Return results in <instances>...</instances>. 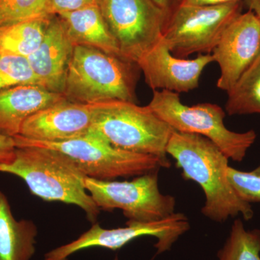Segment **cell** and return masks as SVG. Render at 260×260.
<instances>
[{"label":"cell","mask_w":260,"mask_h":260,"mask_svg":"<svg viewBox=\"0 0 260 260\" xmlns=\"http://www.w3.org/2000/svg\"><path fill=\"white\" fill-rule=\"evenodd\" d=\"M186 180L194 181L205 193L202 213L215 222L242 215L246 221L254 216L251 204L236 194L226 176L229 158L211 140L202 135L174 131L167 147Z\"/></svg>","instance_id":"obj_1"},{"label":"cell","mask_w":260,"mask_h":260,"mask_svg":"<svg viewBox=\"0 0 260 260\" xmlns=\"http://www.w3.org/2000/svg\"><path fill=\"white\" fill-rule=\"evenodd\" d=\"M0 172L21 178L30 192L48 202L79 207L94 223L100 213L85 187L86 176L59 152L42 147H17L14 158Z\"/></svg>","instance_id":"obj_2"},{"label":"cell","mask_w":260,"mask_h":260,"mask_svg":"<svg viewBox=\"0 0 260 260\" xmlns=\"http://www.w3.org/2000/svg\"><path fill=\"white\" fill-rule=\"evenodd\" d=\"M135 63L95 48L75 46L65 76L63 94L71 102L99 104L119 100L135 103Z\"/></svg>","instance_id":"obj_3"},{"label":"cell","mask_w":260,"mask_h":260,"mask_svg":"<svg viewBox=\"0 0 260 260\" xmlns=\"http://www.w3.org/2000/svg\"><path fill=\"white\" fill-rule=\"evenodd\" d=\"M174 131L148 106L113 100L104 102L89 133L115 148L157 157L169 168L167 147Z\"/></svg>","instance_id":"obj_4"},{"label":"cell","mask_w":260,"mask_h":260,"mask_svg":"<svg viewBox=\"0 0 260 260\" xmlns=\"http://www.w3.org/2000/svg\"><path fill=\"white\" fill-rule=\"evenodd\" d=\"M148 107L175 131L208 138L234 161L242 162L256 139L254 130L236 133L228 129L224 124L226 113L217 104L189 107L181 102L179 93L162 90H153Z\"/></svg>","instance_id":"obj_5"},{"label":"cell","mask_w":260,"mask_h":260,"mask_svg":"<svg viewBox=\"0 0 260 260\" xmlns=\"http://www.w3.org/2000/svg\"><path fill=\"white\" fill-rule=\"evenodd\" d=\"M14 138L17 147H42L59 152L87 177L99 180L138 177L164 168L161 160L157 157L115 148L90 133L75 139L61 142L37 141L19 135Z\"/></svg>","instance_id":"obj_6"},{"label":"cell","mask_w":260,"mask_h":260,"mask_svg":"<svg viewBox=\"0 0 260 260\" xmlns=\"http://www.w3.org/2000/svg\"><path fill=\"white\" fill-rule=\"evenodd\" d=\"M242 1L219 5L178 4L167 15L162 38L173 55L211 54L222 34L242 13Z\"/></svg>","instance_id":"obj_7"},{"label":"cell","mask_w":260,"mask_h":260,"mask_svg":"<svg viewBox=\"0 0 260 260\" xmlns=\"http://www.w3.org/2000/svg\"><path fill=\"white\" fill-rule=\"evenodd\" d=\"M85 187L101 210H121L128 221L152 222L175 213L176 200L159 189L158 171L132 181L99 180L86 177Z\"/></svg>","instance_id":"obj_8"},{"label":"cell","mask_w":260,"mask_h":260,"mask_svg":"<svg viewBox=\"0 0 260 260\" xmlns=\"http://www.w3.org/2000/svg\"><path fill=\"white\" fill-rule=\"evenodd\" d=\"M122 59L137 63L162 38L167 13L153 0H98Z\"/></svg>","instance_id":"obj_9"},{"label":"cell","mask_w":260,"mask_h":260,"mask_svg":"<svg viewBox=\"0 0 260 260\" xmlns=\"http://www.w3.org/2000/svg\"><path fill=\"white\" fill-rule=\"evenodd\" d=\"M190 229L187 217L174 213L170 216L152 222L127 221L126 226L114 229H103L94 224L73 242L49 251L44 260H68L78 251L91 247L117 250L135 239L145 236L156 238L157 254L169 250L179 237Z\"/></svg>","instance_id":"obj_10"},{"label":"cell","mask_w":260,"mask_h":260,"mask_svg":"<svg viewBox=\"0 0 260 260\" xmlns=\"http://www.w3.org/2000/svg\"><path fill=\"white\" fill-rule=\"evenodd\" d=\"M220 75L217 87L229 91L260 54V20L252 11L241 13L228 25L211 53Z\"/></svg>","instance_id":"obj_11"},{"label":"cell","mask_w":260,"mask_h":260,"mask_svg":"<svg viewBox=\"0 0 260 260\" xmlns=\"http://www.w3.org/2000/svg\"><path fill=\"white\" fill-rule=\"evenodd\" d=\"M104 104L68 100L58 103L28 118L19 136L42 142H61L83 137L88 134Z\"/></svg>","instance_id":"obj_12"},{"label":"cell","mask_w":260,"mask_h":260,"mask_svg":"<svg viewBox=\"0 0 260 260\" xmlns=\"http://www.w3.org/2000/svg\"><path fill=\"white\" fill-rule=\"evenodd\" d=\"M213 61L211 54H199L193 59L177 57L161 38L137 64L150 88L179 94L198 88L202 73Z\"/></svg>","instance_id":"obj_13"},{"label":"cell","mask_w":260,"mask_h":260,"mask_svg":"<svg viewBox=\"0 0 260 260\" xmlns=\"http://www.w3.org/2000/svg\"><path fill=\"white\" fill-rule=\"evenodd\" d=\"M74 47L61 19L53 15L40 46L27 57L41 86L63 94L67 70Z\"/></svg>","instance_id":"obj_14"},{"label":"cell","mask_w":260,"mask_h":260,"mask_svg":"<svg viewBox=\"0 0 260 260\" xmlns=\"http://www.w3.org/2000/svg\"><path fill=\"white\" fill-rule=\"evenodd\" d=\"M68 100L64 94L37 85H19L0 91V134L18 136L28 118Z\"/></svg>","instance_id":"obj_15"},{"label":"cell","mask_w":260,"mask_h":260,"mask_svg":"<svg viewBox=\"0 0 260 260\" xmlns=\"http://www.w3.org/2000/svg\"><path fill=\"white\" fill-rule=\"evenodd\" d=\"M74 46H86L121 58L120 51L108 28L98 4L57 15Z\"/></svg>","instance_id":"obj_16"},{"label":"cell","mask_w":260,"mask_h":260,"mask_svg":"<svg viewBox=\"0 0 260 260\" xmlns=\"http://www.w3.org/2000/svg\"><path fill=\"white\" fill-rule=\"evenodd\" d=\"M38 230L31 220H17L6 195L0 191V260H30Z\"/></svg>","instance_id":"obj_17"},{"label":"cell","mask_w":260,"mask_h":260,"mask_svg":"<svg viewBox=\"0 0 260 260\" xmlns=\"http://www.w3.org/2000/svg\"><path fill=\"white\" fill-rule=\"evenodd\" d=\"M52 16L43 15L0 27V53L28 57L40 46Z\"/></svg>","instance_id":"obj_18"},{"label":"cell","mask_w":260,"mask_h":260,"mask_svg":"<svg viewBox=\"0 0 260 260\" xmlns=\"http://www.w3.org/2000/svg\"><path fill=\"white\" fill-rule=\"evenodd\" d=\"M227 93L228 115L260 114V54Z\"/></svg>","instance_id":"obj_19"},{"label":"cell","mask_w":260,"mask_h":260,"mask_svg":"<svg viewBox=\"0 0 260 260\" xmlns=\"http://www.w3.org/2000/svg\"><path fill=\"white\" fill-rule=\"evenodd\" d=\"M218 260H260V230H246L241 219L234 220Z\"/></svg>","instance_id":"obj_20"},{"label":"cell","mask_w":260,"mask_h":260,"mask_svg":"<svg viewBox=\"0 0 260 260\" xmlns=\"http://www.w3.org/2000/svg\"><path fill=\"white\" fill-rule=\"evenodd\" d=\"M25 85L41 86L28 58L0 53V91Z\"/></svg>","instance_id":"obj_21"},{"label":"cell","mask_w":260,"mask_h":260,"mask_svg":"<svg viewBox=\"0 0 260 260\" xmlns=\"http://www.w3.org/2000/svg\"><path fill=\"white\" fill-rule=\"evenodd\" d=\"M47 0H0V27L44 14Z\"/></svg>","instance_id":"obj_22"},{"label":"cell","mask_w":260,"mask_h":260,"mask_svg":"<svg viewBox=\"0 0 260 260\" xmlns=\"http://www.w3.org/2000/svg\"><path fill=\"white\" fill-rule=\"evenodd\" d=\"M228 180L236 194L245 203H260V166L251 172L227 168Z\"/></svg>","instance_id":"obj_23"},{"label":"cell","mask_w":260,"mask_h":260,"mask_svg":"<svg viewBox=\"0 0 260 260\" xmlns=\"http://www.w3.org/2000/svg\"><path fill=\"white\" fill-rule=\"evenodd\" d=\"M98 4V0H47L44 14L59 15L71 13L89 5Z\"/></svg>","instance_id":"obj_24"},{"label":"cell","mask_w":260,"mask_h":260,"mask_svg":"<svg viewBox=\"0 0 260 260\" xmlns=\"http://www.w3.org/2000/svg\"><path fill=\"white\" fill-rule=\"evenodd\" d=\"M16 148L14 138L0 134V164L11 161L14 158Z\"/></svg>","instance_id":"obj_25"},{"label":"cell","mask_w":260,"mask_h":260,"mask_svg":"<svg viewBox=\"0 0 260 260\" xmlns=\"http://www.w3.org/2000/svg\"><path fill=\"white\" fill-rule=\"evenodd\" d=\"M242 0H179L178 4L189 5H219Z\"/></svg>","instance_id":"obj_26"},{"label":"cell","mask_w":260,"mask_h":260,"mask_svg":"<svg viewBox=\"0 0 260 260\" xmlns=\"http://www.w3.org/2000/svg\"><path fill=\"white\" fill-rule=\"evenodd\" d=\"M157 5L166 12L167 15L174 8L177 6L179 0H153Z\"/></svg>","instance_id":"obj_27"},{"label":"cell","mask_w":260,"mask_h":260,"mask_svg":"<svg viewBox=\"0 0 260 260\" xmlns=\"http://www.w3.org/2000/svg\"><path fill=\"white\" fill-rule=\"evenodd\" d=\"M248 10H251L260 20V0H243Z\"/></svg>","instance_id":"obj_28"}]
</instances>
